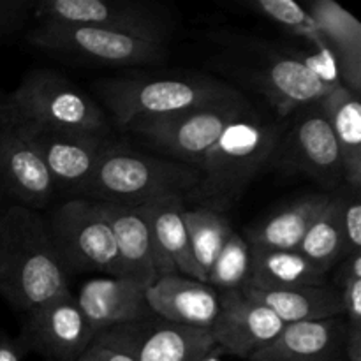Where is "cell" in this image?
Masks as SVG:
<instances>
[{
    "label": "cell",
    "instance_id": "obj_26",
    "mask_svg": "<svg viewBox=\"0 0 361 361\" xmlns=\"http://www.w3.org/2000/svg\"><path fill=\"white\" fill-rule=\"evenodd\" d=\"M328 284L326 274L307 259L300 250H257L243 286L259 289L298 288V286Z\"/></svg>",
    "mask_w": 361,
    "mask_h": 361
},
{
    "label": "cell",
    "instance_id": "obj_29",
    "mask_svg": "<svg viewBox=\"0 0 361 361\" xmlns=\"http://www.w3.org/2000/svg\"><path fill=\"white\" fill-rule=\"evenodd\" d=\"M250 261H252V249L247 240L233 229L228 242L224 243L208 271L207 284L221 291L242 289L249 277Z\"/></svg>",
    "mask_w": 361,
    "mask_h": 361
},
{
    "label": "cell",
    "instance_id": "obj_6",
    "mask_svg": "<svg viewBox=\"0 0 361 361\" xmlns=\"http://www.w3.org/2000/svg\"><path fill=\"white\" fill-rule=\"evenodd\" d=\"M247 111H250L247 101L201 106L169 115L141 116L127 123L126 129L171 155L173 161L196 168L226 127Z\"/></svg>",
    "mask_w": 361,
    "mask_h": 361
},
{
    "label": "cell",
    "instance_id": "obj_16",
    "mask_svg": "<svg viewBox=\"0 0 361 361\" xmlns=\"http://www.w3.org/2000/svg\"><path fill=\"white\" fill-rule=\"evenodd\" d=\"M147 286L129 277H97L81 286L76 298L94 337L152 316Z\"/></svg>",
    "mask_w": 361,
    "mask_h": 361
},
{
    "label": "cell",
    "instance_id": "obj_17",
    "mask_svg": "<svg viewBox=\"0 0 361 361\" xmlns=\"http://www.w3.org/2000/svg\"><path fill=\"white\" fill-rule=\"evenodd\" d=\"M136 210L145 219L150 231L159 277L180 274L207 282V275L194 259L183 226L182 214L185 210V200L182 196H161L137 204Z\"/></svg>",
    "mask_w": 361,
    "mask_h": 361
},
{
    "label": "cell",
    "instance_id": "obj_35",
    "mask_svg": "<svg viewBox=\"0 0 361 361\" xmlns=\"http://www.w3.org/2000/svg\"><path fill=\"white\" fill-rule=\"evenodd\" d=\"M0 361H20L18 349L6 338H0Z\"/></svg>",
    "mask_w": 361,
    "mask_h": 361
},
{
    "label": "cell",
    "instance_id": "obj_13",
    "mask_svg": "<svg viewBox=\"0 0 361 361\" xmlns=\"http://www.w3.org/2000/svg\"><path fill=\"white\" fill-rule=\"evenodd\" d=\"M18 126L28 133L55 185L73 192L83 189L109 145L106 134L34 127L25 123Z\"/></svg>",
    "mask_w": 361,
    "mask_h": 361
},
{
    "label": "cell",
    "instance_id": "obj_34",
    "mask_svg": "<svg viewBox=\"0 0 361 361\" xmlns=\"http://www.w3.org/2000/svg\"><path fill=\"white\" fill-rule=\"evenodd\" d=\"M28 7L30 6L23 0H0V37L25 25Z\"/></svg>",
    "mask_w": 361,
    "mask_h": 361
},
{
    "label": "cell",
    "instance_id": "obj_21",
    "mask_svg": "<svg viewBox=\"0 0 361 361\" xmlns=\"http://www.w3.org/2000/svg\"><path fill=\"white\" fill-rule=\"evenodd\" d=\"M309 14L316 23L328 55L334 59L341 81L358 95L361 88V25L334 0H316Z\"/></svg>",
    "mask_w": 361,
    "mask_h": 361
},
{
    "label": "cell",
    "instance_id": "obj_4",
    "mask_svg": "<svg viewBox=\"0 0 361 361\" xmlns=\"http://www.w3.org/2000/svg\"><path fill=\"white\" fill-rule=\"evenodd\" d=\"M97 92L120 127L141 116L245 101L233 87L208 78H118L101 81Z\"/></svg>",
    "mask_w": 361,
    "mask_h": 361
},
{
    "label": "cell",
    "instance_id": "obj_18",
    "mask_svg": "<svg viewBox=\"0 0 361 361\" xmlns=\"http://www.w3.org/2000/svg\"><path fill=\"white\" fill-rule=\"evenodd\" d=\"M147 303L155 316L183 326L210 330L221 309L217 289L180 274L161 275L147 289Z\"/></svg>",
    "mask_w": 361,
    "mask_h": 361
},
{
    "label": "cell",
    "instance_id": "obj_12",
    "mask_svg": "<svg viewBox=\"0 0 361 361\" xmlns=\"http://www.w3.org/2000/svg\"><path fill=\"white\" fill-rule=\"evenodd\" d=\"M296 116L286 136H281L277 152L282 164L295 171L312 176L326 187H337L344 182L341 150L319 102L305 106Z\"/></svg>",
    "mask_w": 361,
    "mask_h": 361
},
{
    "label": "cell",
    "instance_id": "obj_27",
    "mask_svg": "<svg viewBox=\"0 0 361 361\" xmlns=\"http://www.w3.org/2000/svg\"><path fill=\"white\" fill-rule=\"evenodd\" d=\"M182 219L194 259L201 271L208 275L215 257L219 256L224 243L228 242L229 235L233 233L231 224L222 212L212 210L207 207H185Z\"/></svg>",
    "mask_w": 361,
    "mask_h": 361
},
{
    "label": "cell",
    "instance_id": "obj_1",
    "mask_svg": "<svg viewBox=\"0 0 361 361\" xmlns=\"http://www.w3.org/2000/svg\"><path fill=\"white\" fill-rule=\"evenodd\" d=\"M66 291L67 271L44 219L21 204L6 208L0 214V295L28 312Z\"/></svg>",
    "mask_w": 361,
    "mask_h": 361
},
{
    "label": "cell",
    "instance_id": "obj_36",
    "mask_svg": "<svg viewBox=\"0 0 361 361\" xmlns=\"http://www.w3.org/2000/svg\"><path fill=\"white\" fill-rule=\"evenodd\" d=\"M6 108H7V95L0 90V122H2L4 115H6Z\"/></svg>",
    "mask_w": 361,
    "mask_h": 361
},
{
    "label": "cell",
    "instance_id": "obj_7",
    "mask_svg": "<svg viewBox=\"0 0 361 361\" xmlns=\"http://www.w3.org/2000/svg\"><path fill=\"white\" fill-rule=\"evenodd\" d=\"M28 39L32 44L46 51L108 66L157 62L168 53L166 42L92 25L41 21L30 32Z\"/></svg>",
    "mask_w": 361,
    "mask_h": 361
},
{
    "label": "cell",
    "instance_id": "obj_24",
    "mask_svg": "<svg viewBox=\"0 0 361 361\" xmlns=\"http://www.w3.org/2000/svg\"><path fill=\"white\" fill-rule=\"evenodd\" d=\"M328 194H309L293 201L256 228L247 229L243 238L250 249L257 250H296L312 222L330 203Z\"/></svg>",
    "mask_w": 361,
    "mask_h": 361
},
{
    "label": "cell",
    "instance_id": "obj_23",
    "mask_svg": "<svg viewBox=\"0 0 361 361\" xmlns=\"http://www.w3.org/2000/svg\"><path fill=\"white\" fill-rule=\"evenodd\" d=\"M240 291L252 302L267 307L284 324L334 319L344 314L338 289L330 284L277 289L243 286Z\"/></svg>",
    "mask_w": 361,
    "mask_h": 361
},
{
    "label": "cell",
    "instance_id": "obj_19",
    "mask_svg": "<svg viewBox=\"0 0 361 361\" xmlns=\"http://www.w3.org/2000/svg\"><path fill=\"white\" fill-rule=\"evenodd\" d=\"M250 83L281 115H288L293 109L319 102L338 80H330L310 63L289 56L250 71Z\"/></svg>",
    "mask_w": 361,
    "mask_h": 361
},
{
    "label": "cell",
    "instance_id": "obj_30",
    "mask_svg": "<svg viewBox=\"0 0 361 361\" xmlns=\"http://www.w3.org/2000/svg\"><path fill=\"white\" fill-rule=\"evenodd\" d=\"M254 9L263 14L264 18H270L271 21L291 30L293 34L303 35V37L314 41L328 55L312 16L300 4L293 2V0H256Z\"/></svg>",
    "mask_w": 361,
    "mask_h": 361
},
{
    "label": "cell",
    "instance_id": "obj_25",
    "mask_svg": "<svg viewBox=\"0 0 361 361\" xmlns=\"http://www.w3.org/2000/svg\"><path fill=\"white\" fill-rule=\"evenodd\" d=\"M319 108L331 127L341 150L344 182L349 189L361 185V106L358 95L337 83L319 101Z\"/></svg>",
    "mask_w": 361,
    "mask_h": 361
},
{
    "label": "cell",
    "instance_id": "obj_10",
    "mask_svg": "<svg viewBox=\"0 0 361 361\" xmlns=\"http://www.w3.org/2000/svg\"><path fill=\"white\" fill-rule=\"evenodd\" d=\"M99 337L129 351L136 361H203L215 348L210 330L169 323L155 314Z\"/></svg>",
    "mask_w": 361,
    "mask_h": 361
},
{
    "label": "cell",
    "instance_id": "obj_5",
    "mask_svg": "<svg viewBox=\"0 0 361 361\" xmlns=\"http://www.w3.org/2000/svg\"><path fill=\"white\" fill-rule=\"evenodd\" d=\"M4 120L34 127L108 134L102 109L73 83L49 71H34L25 76L16 90L7 95Z\"/></svg>",
    "mask_w": 361,
    "mask_h": 361
},
{
    "label": "cell",
    "instance_id": "obj_3",
    "mask_svg": "<svg viewBox=\"0 0 361 361\" xmlns=\"http://www.w3.org/2000/svg\"><path fill=\"white\" fill-rule=\"evenodd\" d=\"M200 176L192 166L173 159L141 154L126 145L109 143L94 173L78 194L99 203L137 207L161 196L187 200Z\"/></svg>",
    "mask_w": 361,
    "mask_h": 361
},
{
    "label": "cell",
    "instance_id": "obj_15",
    "mask_svg": "<svg viewBox=\"0 0 361 361\" xmlns=\"http://www.w3.org/2000/svg\"><path fill=\"white\" fill-rule=\"evenodd\" d=\"M221 309L210 328L214 344L229 355L249 360L270 344L284 323L274 312L247 298L240 289L221 291Z\"/></svg>",
    "mask_w": 361,
    "mask_h": 361
},
{
    "label": "cell",
    "instance_id": "obj_11",
    "mask_svg": "<svg viewBox=\"0 0 361 361\" xmlns=\"http://www.w3.org/2000/svg\"><path fill=\"white\" fill-rule=\"evenodd\" d=\"M94 334L69 291L27 312L21 344L53 361H76L94 342Z\"/></svg>",
    "mask_w": 361,
    "mask_h": 361
},
{
    "label": "cell",
    "instance_id": "obj_20",
    "mask_svg": "<svg viewBox=\"0 0 361 361\" xmlns=\"http://www.w3.org/2000/svg\"><path fill=\"white\" fill-rule=\"evenodd\" d=\"M348 324L341 317L284 324L281 334L249 361H342Z\"/></svg>",
    "mask_w": 361,
    "mask_h": 361
},
{
    "label": "cell",
    "instance_id": "obj_31",
    "mask_svg": "<svg viewBox=\"0 0 361 361\" xmlns=\"http://www.w3.org/2000/svg\"><path fill=\"white\" fill-rule=\"evenodd\" d=\"M342 310L348 314V328L361 330V252L345 256V263L341 271Z\"/></svg>",
    "mask_w": 361,
    "mask_h": 361
},
{
    "label": "cell",
    "instance_id": "obj_14",
    "mask_svg": "<svg viewBox=\"0 0 361 361\" xmlns=\"http://www.w3.org/2000/svg\"><path fill=\"white\" fill-rule=\"evenodd\" d=\"M0 180L30 210L48 207L56 187L27 130L7 120L0 122Z\"/></svg>",
    "mask_w": 361,
    "mask_h": 361
},
{
    "label": "cell",
    "instance_id": "obj_28",
    "mask_svg": "<svg viewBox=\"0 0 361 361\" xmlns=\"http://www.w3.org/2000/svg\"><path fill=\"white\" fill-rule=\"evenodd\" d=\"M300 252L312 261L317 268L326 274L341 257H345L344 235L341 228V200L337 196L330 197L319 217L312 222L309 231L298 245Z\"/></svg>",
    "mask_w": 361,
    "mask_h": 361
},
{
    "label": "cell",
    "instance_id": "obj_22",
    "mask_svg": "<svg viewBox=\"0 0 361 361\" xmlns=\"http://www.w3.org/2000/svg\"><path fill=\"white\" fill-rule=\"evenodd\" d=\"M95 204L99 214L104 217L111 229L126 277L134 279L150 288L159 274L155 250L145 219L141 217L136 207L99 203V201H95Z\"/></svg>",
    "mask_w": 361,
    "mask_h": 361
},
{
    "label": "cell",
    "instance_id": "obj_32",
    "mask_svg": "<svg viewBox=\"0 0 361 361\" xmlns=\"http://www.w3.org/2000/svg\"><path fill=\"white\" fill-rule=\"evenodd\" d=\"M341 200V228L344 235L345 256L361 252V204L360 190L351 189L348 194H338Z\"/></svg>",
    "mask_w": 361,
    "mask_h": 361
},
{
    "label": "cell",
    "instance_id": "obj_2",
    "mask_svg": "<svg viewBox=\"0 0 361 361\" xmlns=\"http://www.w3.org/2000/svg\"><path fill=\"white\" fill-rule=\"evenodd\" d=\"M281 136V126L247 111L226 127L194 168L200 182L187 197L217 212L231 207L274 157Z\"/></svg>",
    "mask_w": 361,
    "mask_h": 361
},
{
    "label": "cell",
    "instance_id": "obj_33",
    "mask_svg": "<svg viewBox=\"0 0 361 361\" xmlns=\"http://www.w3.org/2000/svg\"><path fill=\"white\" fill-rule=\"evenodd\" d=\"M76 361H136V358L120 345L97 337Z\"/></svg>",
    "mask_w": 361,
    "mask_h": 361
},
{
    "label": "cell",
    "instance_id": "obj_9",
    "mask_svg": "<svg viewBox=\"0 0 361 361\" xmlns=\"http://www.w3.org/2000/svg\"><path fill=\"white\" fill-rule=\"evenodd\" d=\"M35 20L92 25L166 42L169 25L161 11L129 0H46L34 7Z\"/></svg>",
    "mask_w": 361,
    "mask_h": 361
},
{
    "label": "cell",
    "instance_id": "obj_8",
    "mask_svg": "<svg viewBox=\"0 0 361 361\" xmlns=\"http://www.w3.org/2000/svg\"><path fill=\"white\" fill-rule=\"evenodd\" d=\"M46 224L66 271H102L108 277H126L113 233L95 201H66Z\"/></svg>",
    "mask_w": 361,
    "mask_h": 361
}]
</instances>
